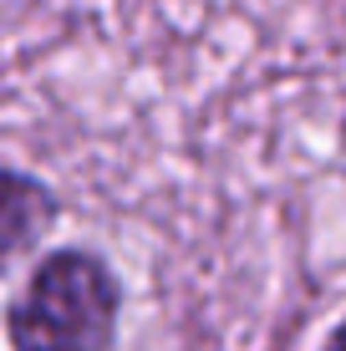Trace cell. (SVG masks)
Returning a JSON list of instances; mask_svg holds the SVG:
<instances>
[{"label": "cell", "mask_w": 346, "mask_h": 351, "mask_svg": "<svg viewBox=\"0 0 346 351\" xmlns=\"http://www.w3.org/2000/svg\"><path fill=\"white\" fill-rule=\"evenodd\" d=\"M123 285L87 250H56L5 306L10 351H107L117 336Z\"/></svg>", "instance_id": "cell-1"}, {"label": "cell", "mask_w": 346, "mask_h": 351, "mask_svg": "<svg viewBox=\"0 0 346 351\" xmlns=\"http://www.w3.org/2000/svg\"><path fill=\"white\" fill-rule=\"evenodd\" d=\"M51 219H56V193L31 173L0 168V265L36 245L51 229Z\"/></svg>", "instance_id": "cell-2"}, {"label": "cell", "mask_w": 346, "mask_h": 351, "mask_svg": "<svg viewBox=\"0 0 346 351\" xmlns=\"http://www.w3.org/2000/svg\"><path fill=\"white\" fill-rule=\"evenodd\" d=\"M321 351H346V321L336 326V331H331V341H326V346H321Z\"/></svg>", "instance_id": "cell-3"}, {"label": "cell", "mask_w": 346, "mask_h": 351, "mask_svg": "<svg viewBox=\"0 0 346 351\" xmlns=\"http://www.w3.org/2000/svg\"><path fill=\"white\" fill-rule=\"evenodd\" d=\"M341 158H346V117H341Z\"/></svg>", "instance_id": "cell-4"}]
</instances>
